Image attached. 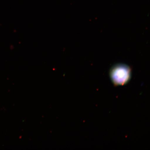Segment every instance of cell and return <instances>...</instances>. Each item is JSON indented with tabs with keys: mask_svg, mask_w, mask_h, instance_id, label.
I'll use <instances>...</instances> for the list:
<instances>
[{
	"mask_svg": "<svg viewBox=\"0 0 150 150\" xmlns=\"http://www.w3.org/2000/svg\"><path fill=\"white\" fill-rule=\"evenodd\" d=\"M131 73V69L128 66L118 64L112 67L110 71V78L115 86H123L130 80Z\"/></svg>",
	"mask_w": 150,
	"mask_h": 150,
	"instance_id": "obj_1",
	"label": "cell"
}]
</instances>
